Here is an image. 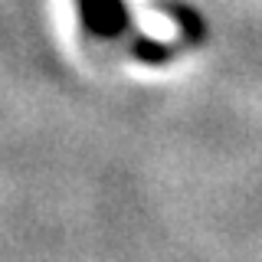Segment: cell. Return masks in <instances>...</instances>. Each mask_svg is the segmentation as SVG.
I'll use <instances>...</instances> for the list:
<instances>
[{
  "mask_svg": "<svg viewBox=\"0 0 262 262\" xmlns=\"http://www.w3.org/2000/svg\"><path fill=\"white\" fill-rule=\"evenodd\" d=\"M82 27L98 39H121L131 30V13L125 0H76Z\"/></svg>",
  "mask_w": 262,
  "mask_h": 262,
  "instance_id": "cell-1",
  "label": "cell"
}]
</instances>
